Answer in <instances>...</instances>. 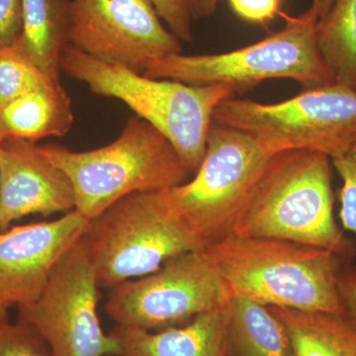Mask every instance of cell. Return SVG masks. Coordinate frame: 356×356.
I'll use <instances>...</instances> for the list:
<instances>
[{
	"label": "cell",
	"instance_id": "25",
	"mask_svg": "<svg viewBox=\"0 0 356 356\" xmlns=\"http://www.w3.org/2000/svg\"><path fill=\"white\" fill-rule=\"evenodd\" d=\"M238 18L254 24H266L280 13L281 0H228Z\"/></svg>",
	"mask_w": 356,
	"mask_h": 356
},
{
	"label": "cell",
	"instance_id": "1",
	"mask_svg": "<svg viewBox=\"0 0 356 356\" xmlns=\"http://www.w3.org/2000/svg\"><path fill=\"white\" fill-rule=\"evenodd\" d=\"M332 161L306 149L274 154L236 217L232 234L325 248L346 262L356 247L334 215Z\"/></svg>",
	"mask_w": 356,
	"mask_h": 356
},
{
	"label": "cell",
	"instance_id": "4",
	"mask_svg": "<svg viewBox=\"0 0 356 356\" xmlns=\"http://www.w3.org/2000/svg\"><path fill=\"white\" fill-rule=\"evenodd\" d=\"M39 147L70 178L74 210L88 222L130 194L168 191L192 175L170 140L136 115L107 146L86 152L58 145Z\"/></svg>",
	"mask_w": 356,
	"mask_h": 356
},
{
	"label": "cell",
	"instance_id": "21",
	"mask_svg": "<svg viewBox=\"0 0 356 356\" xmlns=\"http://www.w3.org/2000/svg\"><path fill=\"white\" fill-rule=\"evenodd\" d=\"M0 356H53L49 346L31 325L0 321Z\"/></svg>",
	"mask_w": 356,
	"mask_h": 356
},
{
	"label": "cell",
	"instance_id": "19",
	"mask_svg": "<svg viewBox=\"0 0 356 356\" xmlns=\"http://www.w3.org/2000/svg\"><path fill=\"white\" fill-rule=\"evenodd\" d=\"M318 42L337 83L356 89V0H334L318 24Z\"/></svg>",
	"mask_w": 356,
	"mask_h": 356
},
{
	"label": "cell",
	"instance_id": "29",
	"mask_svg": "<svg viewBox=\"0 0 356 356\" xmlns=\"http://www.w3.org/2000/svg\"><path fill=\"white\" fill-rule=\"evenodd\" d=\"M7 307L0 304V321L6 320L7 316Z\"/></svg>",
	"mask_w": 356,
	"mask_h": 356
},
{
	"label": "cell",
	"instance_id": "3",
	"mask_svg": "<svg viewBox=\"0 0 356 356\" xmlns=\"http://www.w3.org/2000/svg\"><path fill=\"white\" fill-rule=\"evenodd\" d=\"M60 70L95 95L127 105L170 140L192 175L205 156L215 109L238 91L232 84L192 86L153 79L96 60L70 44L63 51Z\"/></svg>",
	"mask_w": 356,
	"mask_h": 356
},
{
	"label": "cell",
	"instance_id": "11",
	"mask_svg": "<svg viewBox=\"0 0 356 356\" xmlns=\"http://www.w3.org/2000/svg\"><path fill=\"white\" fill-rule=\"evenodd\" d=\"M67 43L106 64L143 72L156 58L182 53L149 0H72Z\"/></svg>",
	"mask_w": 356,
	"mask_h": 356
},
{
	"label": "cell",
	"instance_id": "2",
	"mask_svg": "<svg viewBox=\"0 0 356 356\" xmlns=\"http://www.w3.org/2000/svg\"><path fill=\"white\" fill-rule=\"evenodd\" d=\"M205 250L232 295L269 308L346 316L337 277L348 262L330 250L291 241L235 234L211 243Z\"/></svg>",
	"mask_w": 356,
	"mask_h": 356
},
{
	"label": "cell",
	"instance_id": "23",
	"mask_svg": "<svg viewBox=\"0 0 356 356\" xmlns=\"http://www.w3.org/2000/svg\"><path fill=\"white\" fill-rule=\"evenodd\" d=\"M161 19L181 42L191 43L193 40L192 15L187 0H149Z\"/></svg>",
	"mask_w": 356,
	"mask_h": 356
},
{
	"label": "cell",
	"instance_id": "16",
	"mask_svg": "<svg viewBox=\"0 0 356 356\" xmlns=\"http://www.w3.org/2000/svg\"><path fill=\"white\" fill-rule=\"evenodd\" d=\"M22 6L23 34L15 48L44 74L60 79L72 0H22Z\"/></svg>",
	"mask_w": 356,
	"mask_h": 356
},
{
	"label": "cell",
	"instance_id": "5",
	"mask_svg": "<svg viewBox=\"0 0 356 356\" xmlns=\"http://www.w3.org/2000/svg\"><path fill=\"white\" fill-rule=\"evenodd\" d=\"M100 288L158 270L177 255L203 250L168 191L136 192L88 222L83 236Z\"/></svg>",
	"mask_w": 356,
	"mask_h": 356
},
{
	"label": "cell",
	"instance_id": "30",
	"mask_svg": "<svg viewBox=\"0 0 356 356\" xmlns=\"http://www.w3.org/2000/svg\"><path fill=\"white\" fill-rule=\"evenodd\" d=\"M2 142H3V139H2L1 137H0V147H1Z\"/></svg>",
	"mask_w": 356,
	"mask_h": 356
},
{
	"label": "cell",
	"instance_id": "6",
	"mask_svg": "<svg viewBox=\"0 0 356 356\" xmlns=\"http://www.w3.org/2000/svg\"><path fill=\"white\" fill-rule=\"evenodd\" d=\"M318 24L309 9L250 46L207 55L170 54L152 60L143 74L192 86L232 84L236 90L268 79H291L305 89L334 83L336 76L318 48Z\"/></svg>",
	"mask_w": 356,
	"mask_h": 356
},
{
	"label": "cell",
	"instance_id": "28",
	"mask_svg": "<svg viewBox=\"0 0 356 356\" xmlns=\"http://www.w3.org/2000/svg\"><path fill=\"white\" fill-rule=\"evenodd\" d=\"M334 0H312L310 10L318 20H322L331 8Z\"/></svg>",
	"mask_w": 356,
	"mask_h": 356
},
{
	"label": "cell",
	"instance_id": "9",
	"mask_svg": "<svg viewBox=\"0 0 356 356\" xmlns=\"http://www.w3.org/2000/svg\"><path fill=\"white\" fill-rule=\"evenodd\" d=\"M105 311L117 325L159 331L228 305L224 278L203 250L173 257L158 270L112 288Z\"/></svg>",
	"mask_w": 356,
	"mask_h": 356
},
{
	"label": "cell",
	"instance_id": "32",
	"mask_svg": "<svg viewBox=\"0 0 356 356\" xmlns=\"http://www.w3.org/2000/svg\"><path fill=\"white\" fill-rule=\"evenodd\" d=\"M106 356H120L119 355H106Z\"/></svg>",
	"mask_w": 356,
	"mask_h": 356
},
{
	"label": "cell",
	"instance_id": "14",
	"mask_svg": "<svg viewBox=\"0 0 356 356\" xmlns=\"http://www.w3.org/2000/svg\"><path fill=\"white\" fill-rule=\"evenodd\" d=\"M226 307L159 331L116 325L111 334L120 356H221L228 343Z\"/></svg>",
	"mask_w": 356,
	"mask_h": 356
},
{
	"label": "cell",
	"instance_id": "8",
	"mask_svg": "<svg viewBox=\"0 0 356 356\" xmlns=\"http://www.w3.org/2000/svg\"><path fill=\"white\" fill-rule=\"evenodd\" d=\"M271 156L248 134L212 123L194 177L168 189L173 207L204 248L232 234Z\"/></svg>",
	"mask_w": 356,
	"mask_h": 356
},
{
	"label": "cell",
	"instance_id": "18",
	"mask_svg": "<svg viewBox=\"0 0 356 356\" xmlns=\"http://www.w3.org/2000/svg\"><path fill=\"white\" fill-rule=\"evenodd\" d=\"M227 339L240 356H291L284 327L269 307L232 295L226 307Z\"/></svg>",
	"mask_w": 356,
	"mask_h": 356
},
{
	"label": "cell",
	"instance_id": "13",
	"mask_svg": "<svg viewBox=\"0 0 356 356\" xmlns=\"http://www.w3.org/2000/svg\"><path fill=\"white\" fill-rule=\"evenodd\" d=\"M76 209L70 178L36 143L6 139L0 147V232L33 214L51 216Z\"/></svg>",
	"mask_w": 356,
	"mask_h": 356
},
{
	"label": "cell",
	"instance_id": "27",
	"mask_svg": "<svg viewBox=\"0 0 356 356\" xmlns=\"http://www.w3.org/2000/svg\"><path fill=\"white\" fill-rule=\"evenodd\" d=\"M194 18L210 17L216 13L220 0H187Z\"/></svg>",
	"mask_w": 356,
	"mask_h": 356
},
{
	"label": "cell",
	"instance_id": "7",
	"mask_svg": "<svg viewBox=\"0 0 356 356\" xmlns=\"http://www.w3.org/2000/svg\"><path fill=\"white\" fill-rule=\"evenodd\" d=\"M213 123L248 134L271 156L306 149L332 159L356 143V89L337 81L277 103L231 97Z\"/></svg>",
	"mask_w": 356,
	"mask_h": 356
},
{
	"label": "cell",
	"instance_id": "17",
	"mask_svg": "<svg viewBox=\"0 0 356 356\" xmlns=\"http://www.w3.org/2000/svg\"><path fill=\"white\" fill-rule=\"evenodd\" d=\"M269 309L284 327L291 356H356V327L346 316Z\"/></svg>",
	"mask_w": 356,
	"mask_h": 356
},
{
	"label": "cell",
	"instance_id": "24",
	"mask_svg": "<svg viewBox=\"0 0 356 356\" xmlns=\"http://www.w3.org/2000/svg\"><path fill=\"white\" fill-rule=\"evenodd\" d=\"M22 34V0H0V49L17 46Z\"/></svg>",
	"mask_w": 356,
	"mask_h": 356
},
{
	"label": "cell",
	"instance_id": "22",
	"mask_svg": "<svg viewBox=\"0 0 356 356\" xmlns=\"http://www.w3.org/2000/svg\"><path fill=\"white\" fill-rule=\"evenodd\" d=\"M331 161L343 181L339 191L341 225L344 229L356 236V143Z\"/></svg>",
	"mask_w": 356,
	"mask_h": 356
},
{
	"label": "cell",
	"instance_id": "20",
	"mask_svg": "<svg viewBox=\"0 0 356 356\" xmlns=\"http://www.w3.org/2000/svg\"><path fill=\"white\" fill-rule=\"evenodd\" d=\"M54 79L26 58L15 47L0 49V109Z\"/></svg>",
	"mask_w": 356,
	"mask_h": 356
},
{
	"label": "cell",
	"instance_id": "26",
	"mask_svg": "<svg viewBox=\"0 0 356 356\" xmlns=\"http://www.w3.org/2000/svg\"><path fill=\"white\" fill-rule=\"evenodd\" d=\"M337 286L346 317L356 327V264L350 261L343 264L337 277Z\"/></svg>",
	"mask_w": 356,
	"mask_h": 356
},
{
	"label": "cell",
	"instance_id": "12",
	"mask_svg": "<svg viewBox=\"0 0 356 356\" xmlns=\"http://www.w3.org/2000/svg\"><path fill=\"white\" fill-rule=\"evenodd\" d=\"M88 221L76 210L54 220L0 233V304L35 301L63 255L83 236Z\"/></svg>",
	"mask_w": 356,
	"mask_h": 356
},
{
	"label": "cell",
	"instance_id": "10",
	"mask_svg": "<svg viewBox=\"0 0 356 356\" xmlns=\"http://www.w3.org/2000/svg\"><path fill=\"white\" fill-rule=\"evenodd\" d=\"M99 288L81 238L63 255L38 298L20 307V320L38 332L53 356L119 355L116 337L100 324Z\"/></svg>",
	"mask_w": 356,
	"mask_h": 356
},
{
	"label": "cell",
	"instance_id": "15",
	"mask_svg": "<svg viewBox=\"0 0 356 356\" xmlns=\"http://www.w3.org/2000/svg\"><path fill=\"white\" fill-rule=\"evenodd\" d=\"M74 124L72 99L60 81L21 96L0 109V137L37 143L63 137Z\"/></svg>",
	"mask_w": 356,
	"mask_h": 356
},
{
	"label": "cell",
	"instance_id": "31",
	"mask_svg": "<svg viewBox=\"0 0 356 356\" xmlns=\"http://www.w3.org/2000/svg\"><path fill=\"white\" fill-rule=\"evenodd\" d=\"M221 356H228V355H227V351H226V353H222V355Z\"/></svg>",
	"mask_w": 356,
	"mask_h": 356
}]
</instances>
